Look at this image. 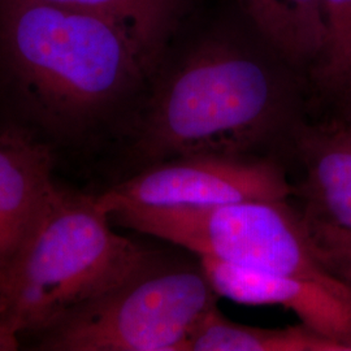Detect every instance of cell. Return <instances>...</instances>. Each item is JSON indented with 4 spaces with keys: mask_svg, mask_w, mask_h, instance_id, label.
Masks as SVG:
<instances>
[{
    "mask_svg": "<svg viewBox=\"0 0 351 351\" xmlns=\"http://www.w3.org/2000/svg\"><path fill=\"white\" fill-rule=\"evenodd\" d=\"M188 351H349V346L302 323L288 328L239 324L216 307L193 335Z\"/></svg>",
    "mask_w": 351,
    "mask_h": 351,
    "instance_id": "7c38bea8",
    "label": "cell"
},
{
    "mask_svg": "<svg viewBox=\"0 0 351 351\" xmlns=\"http://www.w3.org/2000/svg\"><path fill=\"white\" fill-rule=\"evenodd\" d=\"M110 219L114 226L163 239L197 258L314 281L351 300V289L322 262L302 210L289 201L120 207Z\"/></svg>",
    "mask_w": 351,
    "mask_h": 351,
    "instance_id": "5b68a950",
    "label": "cell"
},
{
    "mask_svg": "<svg viewBox=\"0 0 351 351\" xmlns=\"http://www.w3.org/2000/svg\"><path fill=\"white\" fill-rule=\"evenodd\" d=\"M111 19L136 32L163 56L184 21L190 0H36Z\"/></svg>",
    "mask_w": 351,
    "mask_h": 351,
    "instance_id": "4fadbf2b",
    "label": "cell"
},
{
    "mask_svg": "<svg viewBox=\"0 0 351 351\" xmlns=\"http://www.w3.org/2000/svg\"><path fill=\"white\" fill-rule=\"evenodd\" d=\"M19 346V335L0 320V351L17 350Z\"/></svg>",
    "mask_w": 351,
    "mask_h": 351,
    "instance_id": "9a60e30c",
    "label": "cell"
},
{
    "mask_svg": "<svg viewBox=\"0 0 351 351\" xmlns=\"http://www.w3.org/2000/svg\"><path fill=\"white\" fill-rule=\"evenodd\" d=\"M307 117L304 78L241 19L216 24L164 52L120 146L124 177L191 154L268 156Z\"/></svg>",
    "mask_w": 351,
    "mask_h": 351,
    "instance_id": "7a4b0ae2",
    "label": "cell"
},
{
    "mask_svg": "<svg viewBox=\"0 0 351 351\" xmlns=\"http://www.w3.org/2000/svg\"><path fill=\"white\" fill-rule=\"evenodd\" d=\"M290 147L303 168L295 195L303 213L316 221L351 230V117H307Z\"/></svg>",
    "mask_w": 351,
    "mask_h": 351,
    "instance_id": "9c48e42d",
    "label": "cell"
},
{
    "mask_svg": "<svg viewBox=\"0 0 351 351\" xmlns=\"http://www.w3.org/2000/svg\"><path fill=\"white\" fill-rule=\"evenodd\" d=\"M304 217L322 262L351 289V230Z\"/></svg>",
    "mask_w": 351,
    "mask_h": 351,
    "instance_id": "5bb4252c",
    "label": "cell"
},
{
    "mask_svg": "<svg viewBox=\"0 0 351 351\" xmlns=\"http://www.w3.org/2000/svg\"><path fill=\"white\" fill-rule=\"evenodd\" d=\"M0 275H1V274H0Z\"/></svg>",
    "mask_w": 351,
    "mask_h": 351,
    "instance_id": "2e32d148",
    "label": "cell"
},
{
    "mask_svg": "<svg viewBox=\"0 0 351 351\" xmlns=\"http://www.w3.org/2000/svg\"><path fill=\"white\" fill-rule=\"evenodd\" d=\"M326 38L307 80L310 116L351 117V0H323Z\"/></svg>",
    "mask_w": 351,
    "mask_h": 351,
    "instance_id": "8fae6325",
    "label": "cell"
},
{
    "mask_svg": "<svg viewBox=\"0 0 351 351\" xmlns=\"http://www.w3.org/2000/svg\"><path fill=\"white\" fill-rule=\"evenodd\" d=\"M162 55L111 19L0 0V126L60 154L123 145Z\"/></svg>",
    "mask_w": 351,
    "mask_h": 351,
    "instance_id": "6da1fadb",
    "label": "cell"
},
{
    "mask_svg": "<svg viewBox=\"0 0 351 351\" xmlns=\"http://www.w3.org/2000/svg\"><path fill=\"white\" fill-rule=\"evenodd\" d=\"M295 186L271 156L191 154L152 164L98 194L108 213L120 207H203L289 201Z\"/></svg>",
    "mask_w": 351,
    "mask_h": 351,
    "instance_id": "8992f818",
    "label": "cell"
},
{
    "mask_svg": "<svg viewBox=\"0 0 351 351\" xmlns=\"http://www.w3.org/2000/svg\"><path fill=\"white\" fill-rule=\"evenodd\" d=\"M221 298L201 261L155 251L125 280L38 336L46 351H188Z\"/></svg>",
    "mask_w": 351,
    "mask_h": 351,
    "instance_id": "277c9868",
    "label": "cell"
},
{
    "mask_svg": "<svg viewBox=\"0 0 351 351\" xmlns=\"http://www.w3.org/2000/svg\"><path fill=\"white\" fill-rule=\"evenodd\" d=\"M220 297L251 306H281L302 324L351 351V300L314 281L198 258Z\"/></svg>",
    "mask_w": 351,
    "mask_h": 351,
    "instance_id": "52a82bcc",
    "label": "cell"
},
{
    "mask_svg": "<svg viewBox=\"0 0 351 351\" xmlns=\"http://www.w3.org/2000/svg\"><path fill=\"white\" fill-rule=\"evenodd\" d=\"M58 156L12 126H0V274L24 246L56 182Z\"/></svg>",
    "mask_w": 351,
    "mask_h": 351,
    "instance_id": "ba28073f",
    "label": "cell"
},
{
    "mask_svg": "<svg viewBox=\"0 0 351 351\" xmlns=\"http://www.w3.org/2000/svg\"><path fill=\"white\" fill-rule=\"evenodd\" d=\"M233 1L239 19L285 59L307 84L324 46L323 0Z\"/></svg>",
    "mask_w": 351,
    "mask_h": 351,
    "instance_id": "30bf717a",
    "label": "cell"
},
{
    "mask_svg": "<svg viewBox=\"0 0 351 351\" xmlns=\"http://www.w3.org/2000/svg\"><path fill=\"white\" fill-rule=\"evenodd\" d=\"M154 252L113 230L98 194L56 184L0 275V320L17 335L39 336L120 284Z\"/></svg>",
    "mask_w": 351,
    "mask_h": 351,
    "instance_id": "3957f363",
    "label": "cell"
}]
</instances>
